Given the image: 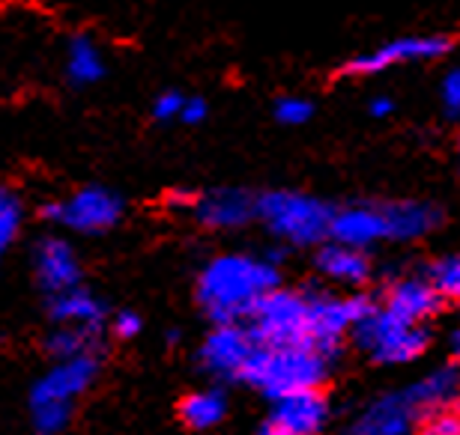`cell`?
I'll use <instances>...</instances> for the list:
<instances>
[{
    "instance_id": "obj_21",
    "label": "cell",
    "mask_w": 460,
    "mask_h": 435,
    "mask_svg": "<svg viewBox=\"0 0 460 435\" xmlns=\"http://www.w3.org/2000/svg\"><path fill=\"white\" fill-rule=\"evenodd\" d=\"M63 75H66L72 87H93L108 75L105 54L90 33H72L66 39Z\"/></svg>"
},
{
    "instance_id": "obj_27",
    "label": "cell",
    "mask_w": 460,
    "mask_h": 435,
    "mask_svg": "<svg viewBox=\"0 0 460 435\" xmlns=\"http://www.w3.org/2000/svg\"><path fill=\"white\" fill-rule=\"evenodd\" d=\"M182 105H186V92L180 90H162L159 96L153 99L150 114L155 123H180Z\"/></svg>"
},
{
    "instance_id": "obj_9",
    "label": "cell",
    "mask_w": 460,
    "mask_h": 435,
    "mask_svg": "<svg viewBox=\"0 0 460 435\" xmlns=\"http://www.w3.org/2000/svg\"><path fill=\"white\" fill-rule=\"evenodd\" d=\"M102 361L99 355H78L66 361H54V367L31 387V405H69L93 387Z\"/></svg>"
},
{
    "instance_id": "obj_1",
    "label": "cell",
    "mask_w": 460,
    "mask_h": 435,
    "mask_svg": "<svg viewBox=\"0 0 460 435\" xmlns=\"http://www.w3.org/2000/svg\"><path fill=\"white\" fill-rule=\"evenodd\" d=\"M279 263L252 254H222L198 274L195 299L213 322H245L266 292L279 286Z\"/></svg>"
},
{
    "instance_id": "obj_7",
    "label": "cell",
    "mask_w": 460,
    "mask_h": 435,
    "mask_svg": "<svg viewBox=\"0 0 460 435\" xmlns=\"http://www.w3.org/2000/svg\"><path fill=\"white\" fill-rule=\"evenodd\" d=\"M452 51V36L446 33H407L394 36V39L380 42L371 51H362L356 57H349L338 75L341 78H371L383 75L389 69L410 66V63H430L439 60Z\"/></svg>"
},
{
    "instance_id": "obj_26",
    "label": "cell",
    "mask_w": 460,
    "mask_h": 435,
    "mask_svg": "<svg viewBox=\"0 0 460 435\" xmlns=\"http://www.w3.org/2000/svg\"><path fill=\"white\" fill-rule=\"evenodd\" d=\"M272 117L279 119L281 126H290V128L305 126V123H311V117H314V101L290 92V96H281L279 101H275Z\"/></svg>"
},
{
    "instance_id": "obj_19",
    "label": "cell",
    "mask_w": 460,
    "mask_h": 435,
    "mask_svg": "<svg viewBox=\"0 0 460 435\" xmlns=\"http://www.w3.org/2000/svg\"><path fill=\"white\" fill-rule=\"evenodd\" d=\"M407 391L425 418L443 409H460V361L430 370L428 376H421Z\"/></svg>"
},
{
    "instance_id": "obj_33",
    "label": "cell",
    "mask_w": 460,
    "mask_h": 435,
    "mask_svg": "<svg viewBox=\"0 0 460 435\" xmlns=\"http://www.w3.org/2000/svg\"><path fill=\"white\" fill-rule=\"evenodd\" d=\"M448 352H452L455 361H460V328H455L452 335H448Z\"/></svg>"
},
{
    "instance_id": "obj_24",
    "label": "cell",
    "mask_w": 460,
    "mask_h": 435,
    "mask_svg": "<svg viewBox=\"0 0 460 435\" xmlns=\"http://www.w3.org/2000/svg\"><path fill=\"white\" fill-rule=\"evenodd\" d=\"M24 227V200L13 185L0 182V260L6 257L9 248L15 245L18 233Z\"/></svg>"
},
{
    "instance_id": "obj_31",
    "label": "cell",
    "mask_w": 460,
    "mask_h": 435,
    "mask_svg": "<svg viewBox=\"0 0 460 435\" xmlns=\"http://www.w3.org/2000/svg\"><path fill=\"white\" fill-rule=\"evenodd\" d=\"M209 117V101L204 96H186V105H182L180 123L182 126H200Z\"/></svg>"
},
{
    "instance_id": "obj_2",
    "label": "cell",
    "mask_w": 460,
    "mask_h": 435,
    "mask_svg": "<svg viewBox=\"0 0 460 435\" xmlns=\"http://www.w3.org/2000/svg\"><path fill=\"white\" fill-rule=\"evenodd\" d=\"M329 355L308 344L296 346H257L243 370V382L257 387L266 400L314 391L329 376Z\"/></svg>"
},
{
    "instance_id": "obj_11",
    "label": "cell",
    "mask_w": 460,
    "mask_h": 435,
    "mask_svg": "<svg viewBox=\"0 0 460 435\" xmlns=\"http://www.w3.org/2000/svg\"><path fill=\"white\" fill-rule=\"evenodd\" d=\"M329 421V403L320 387L275 400L270 418L257 435H317Z\"/></svg>"
},
{
    "instance_id": "obj_28",
    "label": "cell",
    "mask_w": 460,
    "mask_h": 435,
    "mask_svg": "<svg viewBox=\"0 0 460 435\" xmlns=\"http://www.w3.org/2000/svg\"><path fill=\"white\" fill-rule=\"evenodd\" d=\"M412 435H460V409H443L430 414Z\"/></svg>"
},
{
    "instance_id": "obj_34",
    "label": "cell",
    "mask_w": 460,
    "mask_h": 435,
    "mask_svg": "<svg viewBox=\"0 0 460 435\" xmlns=\"http://www.w3.org/2000/svg\"><path fill=\"white\" fill-rule=\"evenodd\" d=\"M457 159H460V137H457Z\"/></svg>"
},
{
    "instance_id": "obj_12",
    "label": "cell",
    "mask_w": 460,
    "mask_h": 435,
    "mask_svg": "<svg viewBox=\"0 0 460 435\" xmlns=\"http://www.w3.org/2000/svg\"><path fill=\"white\" fill-rule=\"evenodd\" d=\"M425 421V414L416 405V400L410 396V391H394L380 396L376 403H371L367 409L358 414V421L353 423L356 435H412V430Z\"/></svg>"
},
{
    "instance_id": "obj_13",
    "label": "cell",
    "mask_w": 460,
    "mask_h": 435,
    "mask_svg": "<svg viewBox=\"0 0 460 435\" xmlns=\"http://www.w3.org/2000/svg\"><path fill=\"white\" fill-rule=\"evenodd\" d=\"M198 224L209 230H236L257 218V194L243 188H213L195 197V206L189 209Z\"/></svg>"
},
{
    "instance_id": "obj_8",
    "label": "cell",
    "mask_w": 460,
    "mask_h": 435,
    "mask_svg": "<svg viewBox=\"0 0 460 435\" xmlns=\"http://www.w3.org/2000/svg\"><path fill=\"white\" fill-rule=\"evenodd\" d=\"M254 349L257 344L245 322H216L198 349V367L209 378L234 382V378H243V370Z\"/></svg>"
},
{
    "instance_id": "obj_29",
    "label": "cell",
    "mask_w": 460,
    "mask_h": 435,
    "mask_svg": "<svg viewBox=\"0 0 460 435\" xmlns=\"http://www.w3.org/2000/svg\"><path fill=\"white\" fill-rule=\"evenodd\" d=\"M439 101L448 119H460V66L448 69L443 84H439Z\"/></svg>"
},
{
    "instance_id": "obj_3",
    "label": "cell",
    "mask_w": 460,
    "mask_h": 435,
    "mask_svg": "<svg viewBox=\"0 0 460 435\" xmlns=\"http://www.w3.org/2000/svg\"><path fill=\"white\" fill-rule=\"evenodd\" d=\"M335 206L305 191H266L257 194V221L275 239L293 248H311L329 239Z\"/></svg>"
},
{
    "instance_id": "obj_18",
    "label": "cell",
    "mask_w": 460,
    "mask_h": 435,
    "mask_svg": "<svg viewBox=\"0 0 460 435\" xmlns=\"http://www.w3.org/2000/svg\"><path fill=\"white\" fill-rule=\"evenodd\" d=\"M49 317L54 326H93L105 328L108 308L96 292H90L84 283L49 295Z\"/></svg>"
},
{
    "instance_id": "obj_17",
    "label": "cell",
    "mask_w": 460,
    "mask_h": 435,
    "mask_svg": "<svg viewBox=\"0 0 460 435\" xmlns=\"http://www.w3.org/2000/svg\"><path fill=\"white\" fill-rule=\"evenodd\" d=\"M389 242H412L443 224V209L430 200H383Z\"/></svg>"
},
{
    "instance_id": "obj_10",
    "label": "cell",
    "mask_w": 460,
    "mask_h": 435,
    "mask_svg": "<svg viewBox=\"0 0 460 435\" xmlns=\"http://www.w3.org/2000/svg\"><path fill=\"white\" fill-rule=\"evenodd\" d=\"M31 265L45 295H58L84 281L78 251L63 236H42L31 251Z\"/></svg>"
},
{
    "instance_id": "obj_35",
    "label": "cell",
    "mask_w": 460,
    "mask_h": 435,
    "mask_svg": "<svg viewBox=\"0 0 460 435\" xmlns=\"http://www.w3.org/2000/svg\"><path fill=\"white\" fill-rule=\"evenodd\" d=\"M347 435H356V432H353V430H349V432H347Z\"/></svg>"
},
{
    "instance_id": "obj_20",
    "label": "cell",
    "mask_w": 460,
    "mask_h": 435,
    "mask_svg": "<svg viewBox=\"0 0 460 435\" xmlns=\"http://www.w3.org/2000/svg\"><path fill=\"white\" fill-rule=\"evenodd\" d=\"M314 265L320 268V274L329 277L335 283H347V286H362L371 277V260L362 248L344 245L329 239L326 245H320V251L314 257Z\"/></svg>"
},
{
    "instance_id": "obj_22",
    "label": "cell",
    "mask_w": 460,
    "mask_h": 435,
    "mask_svg": "<svg viewBox=\"0 0 460 435\" xmlns=\"http://www.w3.org/2000/svg\"><path fill=\"white\" fill-rule=\"evenodd\" d=\"M102 335H105V328H93V326H54L51 335L45 337V352H49L54 361L99 355Z\"/></svg>"
},
{
    "instance_id": "obj_25",
    "label": "cell",
    "mask_w": 460,
    "mask_h": 435,
    "mask_svg": "<svg viewBox=\"0 0 460 435\" xmlns=\"http://www.w3.org/2000/svg\"><path fill=\"white\" fill-rule=\"evenodd\" d=\"M425 274L434 281L437 290L443 292V299L460 301V257H443V260H437L434 265H428Z\"/></svg>"
},
{
    "instance_id": "obj_16",
    "label": "cell",
    "mask_w": 460,
    "mask_h": 435,
    "mask_svg": "<svg viewBox=\"0 0 460 435\" xmlns=\"http://www.w3.org/2000/svg\"><path fill=\"white\" fill-rule=\"evenodd\" d=\"M443 301H446L443 292L437 290L428 274H412V277H401V281H394L389 286V292H385L383 304L392 313H398L401 319L428 326V322L443 310Z\"/></svg>"
},
{
    "instance_id": "obj_14",
    "label": "cell",
    "mask_w": 460,
    "mask_h": 435,
    "mask_svg": "<svg viewBox=\"0 0 460 435\" xmlns=\"http://www.w3.org/2000/svg\"><path fill=\"white\" fill-rule=\"evenodd\" d=\"M329 239L367 251L371 245L389 242V227H385L383 200L374 203H349V206L335 209Z\"/></svg>"
},
{
    "instance_id": "obj_23",
    "label": "cell",
    "mask_w": 460,
    "mask_h": 435,
    "mask_svg": "<svg viewBox=\"0 0 460 435\" xmlns=\"http://www.w3.org/2000/svg\"><path fill=\"white\" fill-rule=\"evenodd\" d=\"M227 414V396L222 387H200L182 396L180 403V418L191 430H209L216 423H222Z\"/></svg>"
},
{
    "instance_id": "obj_5",
    "label": "cell",
    "mask_w": 460,
    "mask_h": 435,
    "mask_svg": "<svg viewBox=\"0 0 460 435\" xmlns=\"http://www.w3.org/2000/svg\"><path fill=\"white\" fill-rule=\"evenodd\" d=\"M353 344L367 352L380 364H410L419 355H425L430 346V331L419 322L401 319L385 304H376L371 317L353 326Z\"/></svg>"
},
{
    "instance_id": "obj_6",
    "label": "cell",
    "mask_w": 460,
    "mask_h": 435,
    "mask_svg": "<svg viewBox=\"0 0 460 435\" xmlns=\"http://www.w3.org/2000/svg\"><path fill=\"white\" fill-rule=\"evenodd\" d=\"M123 197L114 188H105V185H84V188L72 191L69 197L63 200H49L40 206V218L51 221L63 230H72V233H84V236H96L105 233L119 224L123 218Z\"/></svg>"
},
{
    "instance_id": "obj_30",
    "label": "cell",
    "mask_w": 460,
    "mask_h": 435,
    "mask_svg": "<svg viewBox=\"0 0 460 435\" xmlns=\"http://www.w3.org/2000/svg\"><path fill=\"white\" fill-rule=\"evenodd\" d=\"M144 328V319L137 317L135 310H117L111 317V335L119 337V340H132L141 335Z\"/></svg>"
},
{
    "instance_id": "obj_4",
    "label": "cell",
    "mask_w": 460,
    "mask_h": 435,
    "mask_svg": "<svg viewBox=\"0 0 460 435\" xmlns=\"http://www.w3.org/2000/svg\"><path fill=\"white\" fill-rule=\"evenodd\" d=\"M311 299L302 290L275 286L248 313L245 326L257 346H311Z\"/></svg>"
},
{
    "instance_id": "obj_32",
    "label": "cell",
    "mask_w": 460,
    "mask_h": 435,
    "mask_svg": "<svg viewBox=\"0 0 460 435\" xmlns=\"http://www.w3.org/2000/svg\"><path fill=\"white\" fill-rule=\"evenodd\" d=\"M367 114H371L374 119H385L394 114V99L385 96V92H380V96L367 99Z\"/></svg>"
},
{
    "instance_id": "obj_15",
    "label": "cell",
    "mask_w": 460,
    "mask_h": 435,
    "mask_svg": "<svg viewBox=\"0 0 460 435\" xmlns=\"http://www.w3.org/2000/svg\"><path fill=\"white\" fill-rule=\"evenodd\" d=\"M311 299V346L323 355L335 358L341 349L344 337L353 331V317H349L347 295H329V292H308Z\"/></svg>"
}]
</instances>
